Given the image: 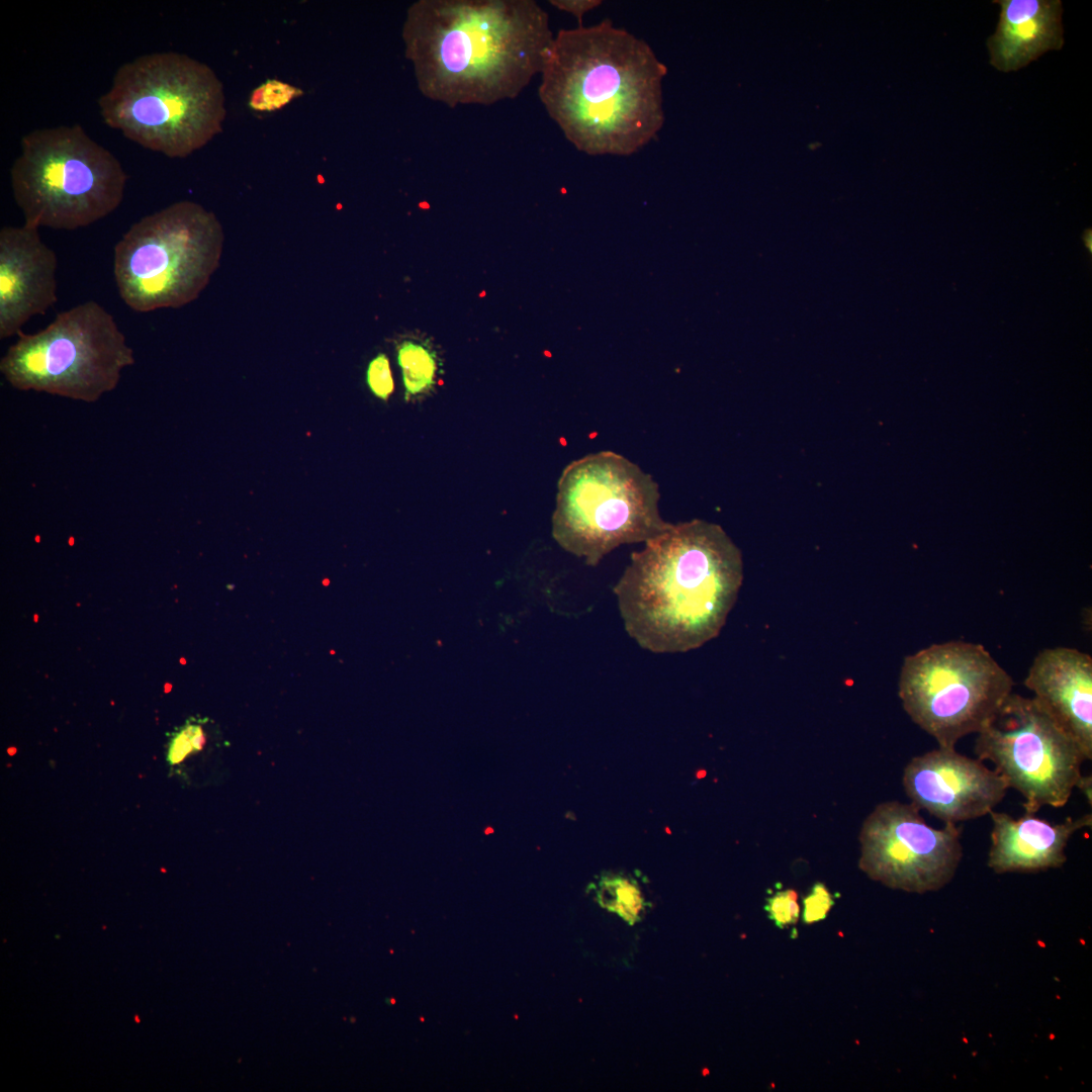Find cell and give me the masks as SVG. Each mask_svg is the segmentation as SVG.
I'll return each mask as SVG.
<instances>
[{
    "label": "cell",
    "mask_w": 1092,
    "mask_h": 1092,
    "mask_svg": "<svg viewBox=\"0 0 1092 1092\" xmlns=\"http://www.w3.org/2000/svg\"><path fill=\"white\" fill-rule=\"evenodd\" d=\"M401 37L419 91L451 108L516 98L541 74L554 40L533 0H418Z\"/></svg>",
    "instance_id": "6da1fadb"
},
{
    "label": "cell",
    "mask_w": 1092,
    "mask_h": 1092,
    "mask_svg": "<svg viewBox=\"0 0 1092 1092\" xmlns=\"http://www.w3.org/2000/svg\"><path fill=\"white\" fill-rule=\"evenodd\" d=\"M666 73L647 42L604 19L559 30L540 74L538 95L578 151L629 156L663 126Z\"/></svg>",
    "instance_id": "7a4b0ae2"
},
{
    "label": "cell",
    "mask_w": 1092,
    "mask_h": 1092,
    "mask_svg": "<svg viewBox=\"0 0 1092 1092\" xmlns=\"http://www.w3.org/2000/svg\"><path fill=\"white\" fill-rule=\"evenodd\" d=\"M743 580L739 548L717 524H672L631 555L614 587L624 627L654 653L687 652L718 636Z\"/></svg>",
    "instance_id": "3957f363"
},
{
    "label": "cell",
    "mask_w": 1092,
    "mask_h": 1092,
    "mask_svg": "<svg viewBox=\"0 0 1092 1092\" xmlns=\"http://www.w3.org/2000/svg\"><path fill=\"white\" fill-rule=\"evenodd\" d=\"M223 85L206 64L157 52L122 64L98 99L106 125L168 158H186L222 130Z\"/></svg>",
    "instance_id": "277c9868"
},
{
    "label": "cell",
    "mask_w": 1092,
    "mask_h": 1092,
    "mask_svg": "<svg viewBox=\"0 0 1092 1092\" xmlns=\"http://www.w3.org/2000/svg\"><path fill=\"white\" fill-rule=\"evenodd\" d=\"M126 182L118 159L80 124L25 133L10 168L24 223L37 229L74 231L102 219L120 205Z\"/></svg>",
    "instance_id": "5b68a950"
},
{
    "label": "cell",
    "mask_w": 1092,
    "mask_h": 1092,
    "mask_svg": "<svg viewBox=\"0 0 1092 1092\" xmlns=\"http://www.w3.org/2000/svg\"><path fill=\"white\" fill-rule=\"evenodd\" d=\"M223 241L216 215L194 201H177L145 215L114 247L120 298L138 312L192 302L217 269Z\"/></svg>",
    "instance_id": "8992f818"
},
{
    "label": "cell",
    "mask_w": 1092,
    "mask_h": 1092,
    "mask_svg": "<svg viewBox=\"0 0 1092 1092\" xmlns=\"http://www.w3.org/2000/svg\"><path fill=\"white\" fill-rule=\"evenodd\" d=\"M658 484L637 464L612 451L569 463L557 484L552 535L567 552L597 566L624 544L646 543L665 532Z\"/></svg>",
    "instance_id": "52a82bcc"
},
{
    "label": "cell",
    "mask_w": 1092,
    "mask_h": 1092,
    "mask_svg": "<svg viewBox=\"0 0 1092 1092\" xmlns=\"http://www.w3.org/2000/svg\"><path fill=\"white\" fill-rule=\"evenodd\" d=\"M133 364V350L112 314L89 300L59 312L35 334L21 332L1 358L0 371L21 391L95 402Z\"/></svg>",
    "instance_id": "ba28073f"
},
{
    "label": "cell",
    "mask_w": 1092,
    "mask_h": 1092,
    "mask_svg": "<svg viewBox=\"0 0 1092 1092\" xmlns=\"http://www.w3.org/2000/svg\"><path fill=\"white\" fill-rule=\"evenodd\" d=\"M1011 675L981 644L935 643L904 658L899 698L938 746L979 733L1012 693Z\"/></svg>",
    "instance_id": "9c48e42d"
},
{
    "label": "cell",
    "mask_w": 1092,
    "mask_h": 1092,
    "mask_svg": "<svg viewBox=\"0 0 1092 1092\" xmlns=\"http://www.w3.org/2000/svg\"><path fill=\"white\" fill-rule=\"evenodd\" d=\"M974 751L1024 798L1029 814L1065 806L1085 761L1078 745L1032 697L1013 692L977 733Z\"/></svg>",
    "instance_id": "30bf717a"
},
{
    "label": "cell",
    "mask_w": 1092,
    "mask_h": 1092,
    "mask_svg": "<svg viewBox=\"0 0 1092 1092\" xmlns=\"http://www.w3.org/2000/svg\"><path fill=\"white\" fill-rule=\"evenodd\" d=\"M958 824L935 828L914 804L883 802L859 831V869L873 881L908 893L935 892L954 877L963 857Z\"/></svg>",
    "instance_id": "8fae6325"
},
{
    "label": "cell",
    "mask_w": 1092,
    "mask_h": 1092,
    "mask_svg": "<svg viewBox=\"0 0 1092 1092\" xmlns=\"http://www.w3.org/2000/svg\"><path fill=\"white\" fill-rule=\"evenodd\" d=\"M902 783L912 804L944 824L989 815L1009 789L984 761L943 746L914 756L904 768Z\"/></svg>",
    "instance_id": "7c38bea8"
},
{
    "label": "cell",
    "mask_w": 1092,
    "mask_h": 1092,
    "mask_svg": "<svg viewBox=\"0 0 1092 1092\" xmlns=\"http://www.w3.org/2000/svg\"><path fill=\"white\" fill-rule=\"evenodd\" d=\"M58 259L38 229L23 223L0 230V338L21 333L32 316L58 300Z\"/></svg>",
    "instance_id": "4fadbf2b"
},
{
    "label": "cell",
    "mask_w": 1092,
    "mask_h": 1092,
    "mask_svg": "<svg viewBox=\"0 0 1092 1092\" xmlns=\"http://www.w3.org/2000/svg\"><path fill=\"white\" fill-rule=\"evenodd\" d=\"M1033 700L1092 758V658L1072 647L1042 649L1024 679Z\"/></svg>",
    "instance_id": "5bb4252c"
},
{
    "label": "cell",
    "mask_w": 1092,
    "mask_h": 1092,
    "mask_svg": "<svg viewBox=\"0 0 1092 1092\" xmlns=\"http://www.w3.org/2000/svg\"><path fill=\"white\" fill-rule=\"evenodd\" d=\"M992 829L987 864L996 874L1035 873L1061 868L1067 860L1070 838L1091 827V812L1061 823H1051L1026 813L1014 818L990 812Z\"/></svg>",
    "instance_id": "9a60e30c"
},
{
    "label": "cell",
    "mask_w": 1092,
    "mask_h": 1092,
    "mask_svg": "<svg viewBox=\"0 0 1092 1092\" xmlns=\"http://www.w3.org/2000/svg\"><path fill=\"white\" fill-rule=\"evenodd\" d=\"M1000 6L995 32L988 38L990 64L1017 71L1064 44L1060 0H995Z\"/></svg>",
    "instance_id": "2e32d148"
},
{
    "label": "cell",
    "mask_w": 1092,
    "mask_h": 1092,
    "mask_svg": "<svg viewBox=\"0 0 1092 1092\" xmlns=\"http://www.w3.org/2000/svg\"><path fill=\"white\" fill-rule=\"evenodd\" d=\"M397 363L406 400L427 395L434 389L439 363L433 347L419 340H403L397 346Z\"/></svg>",
    "instance_id": "e0dca14e"
},
{
    "label": "cell",
    "mask_w": 1092,
    "mask_h": 1092,
    "mask_svg": "<svg viewBox=\"0 0 1092 1092\" xmlns=\"http://www.w3.org/2000/svg\"><path fill=\"white\" fill-rule=\"evenodd\" d=\"M590 888L602 907L630 924L639 921L646 910L647 902L639 884L631 877L607 874L601 876Z\"/></svg>",
    "instance_id": "ac0fdd59"
},
{
    "label": "cell",
    "mask_w": 1092,
    "mask_h": 1092,
    "mask_svg": "<svg viewBox=\"0 0 1092 1092\" xmlns=\"http://www.w3.org/2000/svg\"><path fill=\"white\" fill-rule=\"evenodd\" d=\"M207 719L190 718L178 730L173 732L167 749V762L178 767L197 756L207 745V735L204 725Z\"/></svg>",
    "instance_id": "d6986e66"
},
{
    "label": "cell",
    "mask_w": 1092,
    "mask_h": 1092,
    "mask_svg": "<svg viewBox=\"0 0 1092 1092\" xmlns=\"http://www.w3.org/2000/svg\"><path fill=\"white\" fill-rule=\"evenodd\" d=\"M302 94L303 91L298 87L276 79H269L252 91L249 106L256 111H275Z\"/></svg>",
    "instance_id": "ffe728a7"
},
{
    "label": "cell",
    "mask_w": 1092,
    "mask_h": 1092,
    "mask_svg": "<svg viewBox=\"0 0 1092 1092\" xmlns=\"http://www.w3.org/2000/svg\"><path fill=\"white\" fill-rule=\"evenodd\" d=\"M768 919L780 929L796 925L800 917L798 894L792 889H778L771 892L764 903Z\"/></svg>",
    "instance_id": "44dd1931"
},
{
    "label": "cell",
    "mask_w": 1092,
    "mask_h": 1092,
    "mask_svg": "<svg viewBox=\"0 0 1092 1092\" xmlns=\"http://www.w3.org/2000/svg\"><path fill=\"white\" fill-rule=\"evenodd\" d=\"M834 904V897L828 888L821 882L815 883L803 897V923L808 925L825 919Z\"/></svg>",
    "instance_id": "7402d4cb"
},
{
    "label": "cell",
    "mask_w": 1092,
    "mask_h": 1092,
    "mask_svg": "<svg viewBox=\"0 0 1092 1092\" xmlns=\"http://www.w3.org/2000/svg\"><path fill=\"white\" fill-rule=\"evenodd\" d=\"M366 382L371 392L382 400H387L394 389L389 360L385 354H378L368 364Z\"/></svg>",
    "instance_id": "603a6c76"
},
{
    "label": "cell",
    "mask_w": 1092,
    "mask_h": 1092,
    "mask_svg": "<svg viewBox=\"0 0 1092 1092\" xmlns=\"http://www.w3.org/2000/svg\"><path fill=\"white\" fill-rule=\"evenodd\" d=\"M600 0H551L550 4L556 9L574 15L581 25L582 16L601 5Z\"/></svg>",
    "instance_id": "cb8c5ba5"
},
{
    "label": "cell",
    "mask_w": 1092,
    "mask_h": 1092,
    "mask_svg": "<svg viewBox=\"0 0 1092 1092\" xmlns=\"http://www.w3.org/2000/svg\"><path fill=\"white\" fill-rule=\"evenodd\" d=\"M1076 788L1079 789L1082 792V794L1086 797L1087 802L1091 806V802H1092V780H1091V776H1083L1082 775L1081 778L1079 779L1077 785H1076Z\"/></svg>",
    "instance_id": "d4e9b609"
}]
</instances>
